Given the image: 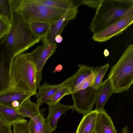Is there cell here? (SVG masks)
<instances>
[{
	"mask_svg": "<svg viewBox=\"0 0 133 133\" xmlns=\"http://www.w3.org/2000/svg\"><path fill=\"white\" fill-rule=\"evenodd\" d=\"M10 88L37 93V71L30 53H22L13 58L11 67Z\"/></svg>",
	"mask_w": 133,
	"mask_h": 133,
	"instance_id": "obj_1",
	"label": "cell"
},
{
	"mask_svg": "<svg viewBox=\"0 0 133 133\" xmlns=\"http://www.w3.org/2000/svg\"><path fill=\"white\" fill-rule=\"evenodd\" d=\"M133 11V0H101L90 26L93 34Z\"/></svg>",
	"mask_w": 133,
	"mask_h": 133,
	"instance_id": "obj_2",
	"label": "cell"
},
{
	"mask_svg": "<svg viewBox=\"0 0 133 133\" xmlns=\"http://www.w3.org/2000/svg\"><path fill=\"white\" fill-rule=\"evenodd\" d=\"M11 1L13 11L28 23L38 21L53 23L58 20L68 10L42 5H31L25 0Z\"/></svg>",
	"mask_w": 133,
	"mask_h": 133,
	"instance_id": "obj_3",
	"label": "cell"
},
{
	"mask_svg": "<svg viewBox=\"0 0 133 133\" xmlns=\"http://www.w3.org/2000/svg\"><path fill=\"white\" fill-rule=\"evenodd\" d=\"M108 78L114 93L128 91L133 82V44L129 45L111 67Z\"/></svg>",
	"mask_w": 133,
	"mask_h": 133,
	"instance_id": "obj_4",
	"label": "cell"
},
{
	"mask_svg": "<svg viewBox=\"0 0 133 133\" xmlns=\"http://www.w3.org/2000/svg\"><path fill=\"white\" fill-rule=\"evenodd\" d=\"M15 57L3 40L0 43V93L10 88L11 65Z\"/></svg>",
	"mask_w": 133,
	"mask_h": 133,
	"instance_id": "obj_5",
	"label": "cell"
},
{
	"mask_svg": "<svg viewBox=\"0 0 133 133\" xmlns=\"http://www.w3.org/2000/svg\"><path fill=\"white\" fill-rule=\"evenodd\" d=\"M98 90L90 87L71 94L74 103L73 109L84 115L92 110Z\"/></svg>",
	"mask_w": 133,
	"mask_h": 133,
	"instance_id": "obj_6",
	"label": "cell"
},
{
	"mask_svg": "<svg viewBox=\"0 0 133 133\" xmlns=\"http://www.w3.org/2000/svg\"><path fill=\"white\" fill-rule=\"evenodd\" d=\"M133 22V11L103 30L94 34L92 39L100 42L106 41L122 34Z\"/></svg>",
	"mask_w": 133,
	"mask_h": 133,
	"instance_id": "obj_7",
	"label": "cell"
},
{
	"mask_svg": "<svg viewBox=\"0 0 133 133\" xmlns=\"http://www.w3.org/2000/svg\"><path fill=\"white\" fill-rule=\"evenodd\" d=\"M57 45L55 42L47 45H39L30 53L37 71V84L40 86L42 70L48 59L56 51Z\"/></svg>",
	"mask_w": 133,
	"mask_h": 133,
	"instance_id": "obj_8",
	"label": "cell"
},
{
	"mask_svg": "<svg viewBox=\"0 0 133 133\" xmlns=\"http://www.w3.org/2000/svg\"><path fill=\"white\" fill-rule=\"evenodd\" d=\"M78 12V8L69 9L58 20L52 23L47 34L42 39L43 44L47 45L54 42L55 36L61 34L68 22L76 18Z\"/></svg>",
	"mask_w": 133,
	"mask_h": 133,
	"instance_id": "obj_9",
	"label": "cell"
},
{
	"mask_svg": "<svg viewBox=\"0 0 133 133\" xmlns=\"http://www.w3.org/2000/svg\"><path fill=\"white\" fill-rule=\"evenodd\" d=\"M41 39L36 36L31 31L29 23L25 22L15 45L14 52L15 56L22 53Z\"/></svg>",
	"mask_w": 133,
	"mask_h": 133,
	"instance_id": "obj_10",
	"label": "cell"
},
{
	"mask_svg": "<svg viewBox=\"0 0 133 133\" xmlns=\"http://www.w3.org/2000/svg\"><path fill=\"white\" fill-rule=\"evenodd\" d=\"M94 68L85 65H79L77 71L63 82L65 87L69 89L71 94L76 92L77 88L91 74Z\"/></svg>",
	"mask_w": 133,
	"mask_h": 133,
	"instance_id": "obj_11",
	"label": "cell"
},
{
	"mask_svg": "<svg viewBox=\"0 0 133 133\" xmlns=\"http://www.w3.org/2000/svg\"><path fill=\"white\" fill-rule=\"evenodd\" d=\"M49 112L47 117L45 119L48 127L52 132L57 128V124L61 116L67 111L73 109L72 105L61 104L60 101L48 105Z\"/></svg>",
	"mask_w": 133,
	"mask_h": 133,
	"instance_id": "obj_12",
	"label": "cell"
},
{
	"mask_svg": "<svg viewBox=\"0 0 133 133\" xmlns=\"http://www.w3.org/2000/svg\"><path fill=\"white\" fill-rule=\"evenodd\" d=\"M34 95L31 93L10 88L0 93V105L12 107V103L17 101L19 102L20 105L26 99Z\"/></svg>",
	"mask_w": 133,
	"mask_h": 133,
	"instance_id": "obj_13",
	"label": "cell"
},
{
	"mask_svg": "<svg viewBox=\"0 0 133 133\" xmlns=\"http://www.w3.org/2000/svg\"><path fill=\"white\" fill-rule=\"evenodd\" d=\"M13 18L11 24L10 29L8 33L4 37L3 40L14 53L15 45L23 27L24 22L18 15L13 11Z\"/></svg>",
	"mask_w": 133,
	"mask_h": 133,
	"instance_id": "obj_14",
	"label": "cell"
},
{
	"mask_svg": "<svg viewBox=\"0 0 133 133\" xmlns=\"http://www.w3.org/2000/svg\"><path fill=\"white\" fill-rule=\"evenodd\" d=\"M113 93L114 92L112 84L110 80L107 78L102 82L98 90L95 110L98 112L103 110L107 101Z\"/></svg>",
	"mask_w": 133,
	"mask_h": 133,
	"instance_id": "obj_15",
	"label": "cell"
},
{
	"mask_svg": "<svg viewBox=\"0 0 133 133\" xmlns=\"http://www.w3.org/2000/svg\"><path fill=\"white\" fill-rule=\"evenodd\" d=\"M95 131L96 133H117L111 117L104 109L98 112Z\"/></svg>",
	"mask_w": 133,
	"mask_h": 133,
	"instance_id": "obj_16",
	"label": "cell"
},
{
	"mask_svg": "<svg viewBox=\"0 0 133 133\" xmlns=\"http://www.w3.org/2000/svg\"><path fill=\"white\" fill-rule=\"evenodd\" d=\"M65 87L63 82L55 85L50 84L45 82L38 88L39 89L36 94L37 103L39 107L42 104L46 103L59 90Z\"/></svg>",
	"mask_w": 133,
	"mask_h": 133,
	"instance_id": "obj_17",
	"label": "cell"
},
{
	"mask_svg": "<svg viewBox=\"0 0 133 133\" xmlns=\"http://www.w3.org/2000/svg\"><path fill=\"white\" fill-rule=\"evenodd\" d=\"M31 5H42L55 8L69 9L78 8L75 0H26Z\"/></svg>",
	"mask_w": 133,
	"mask_h": 133,
	"instance_id": "obj_18",
	"label": "cell"
},
{
	"mask_svg": "<svg viewBox=\"0 0 133 133\" xmlns=\"http://www.w3.org/2000/svg\"><path fill=\"white\" fill-rule=\"evenodd\" d=\"M98 112L92 110L84 115L76 133H92L95 131Z\"/></svg>",
	"mask_w": 133,
	"mask_h": 133,
	"instance_id": "obj_19",
	"label": "cell"
},
{
	"mask_svg": "<svg viewBox=\"0 0 133 133\" xmlns=\"http://www.w3.org/2000/svg\"><path fill=\"white\" fill-rule=\"evenodd\" d=\"M28 126L30 133H51L52 132L45 120L44 114L41 113L30 118Z\"/></svg>",
	"mask_w": 133,
	"mask_h": 133,
	"instance_id": "obj_20",
	"label": "cell"
},
{
	"mask_svg": "<svg viewBox=\"0 0 133 133\" xmlns=\"http://www.w3.org/2000/svg\"><path fill=\"white\" fill-rule=\"evenodd\" d=\"M17 109L0 105V117L5 123L11 127L15 122L24 118L17 112Z\"/></svg>",
	"mask_w": 133,
	"mask_h": 133,
	"instance_id": "obj_21",
	"label": "cell"
},
{
	"mask_svg": "<svg viewBox=\"0 0 133 133\" xmlns=\"http://www.w3.org/2000/svg\"><path fill=\"white\" fill-rule=\"evenodd\" d=\"M30 98L26 99L17 108V112L24 117L30 118L41 113L37 103L32 102Z\"/></svg>",
	"mask_w": 133,
	"mask_h": 133,
	"instance_id": "obj_22",
	"label": "cell"
},
{
	"mask_svg": "<svg viewBox=\"0 0 133 133\" xmlns=\"http://www.w3.org/2000/svg\"><path fill=\"white\" fill-rule=\"evenodd\" d=\"M28 23L30 28L33 34L41 39L47 34L52 24L38 21L31 22Z\"/></svg>",
	"mask_w": 133,
	"mask_h": 133,
	"instance_id": "obj_23",
	"label": "cell"
},
{
	"mask_svg": "<svg viewBox=\"0 0 133 133\" xmlns=\"http://www.w3.org/2000/svg\"><path fill=\"white\" fill-rule=\"evenodd\" d=\"M109 66L110 64L107 63L102 66L94 68L93 72L94 78L92 86L93 88L98 90L101 87L103 79Z\"/></svg>",
	"mask_w": 133,
	"mask_h": 133,
	"instance_id": "obj_24",
	"label": "cell"
},
{
	"mask_svg": "<svg viewBox=\"0 0 133 133\" xmlns=\"http://www.w3.org/2000/svg\"><path fill=\"white\" fill-rule=\"evenodd\" d=\"M0 16L11 24L13 16L11 0H0Z\"/></svg>",
	"mask_w": 133,
	"mask_h": 133,
	"instance_id": "obj_25",
	"label": "cell"
},
{
	"mask_svg": "<svg viewBox=\"0 0 133 133\" xmlns=\"http://www.w3.org/2000/svg\"><path fill=\"white\" fill-rule=\"evenodd\" d=\"M13 125V133H30L28 122L24 118L15 122Z\"/></svg>",
	"mask_w": 133,
	"mask_h": 133,
	"instance_id": "obj_26",
	"label": "cell"
},
{
	"mask_svg": "<svg viewBox=\"0 0 133 133\" xmlns=\"http://www.w3.org/2000/svg\"><path fill=\"white\" fill-rule=\"evenodd\" d=\"M71 94L70 90L65 87L62 88L57 91L46 103L48 105L60 101L65 96Z\"/></svg>",
	"mask_w": 133,
	"mask_h": 133,
	"instance_id": "obj_27",
	"label": "cell"
},
{
	"mask_svg": "<svg viewBox=\"0 0 133 133\" xmlns=\"http://www.w3.org/2000/svg\"><path fill=\"white\" fill-rule=\"evenodd\" d=\"M11 26V24L5 18L0 16V39L8 33Z\"/></svg>",
	"mask_w": 133,
	"mask_h": 133,
	"instance_id": "obj_28",
	"label": "cell"
},
{
	"mask_svg": "<svg viewBox=\"0 0 133 133\" xmlns=\"http://www.w3.org/2000/svg\"><path fill=\"white\" fill-rule=\"evenodd\" d=\"M101 0H76L78 7L81 5L87 6L94 9H97L99 6Z\"/></svg>",
	"mask_w": 133,
	"mask_h": 133,
	"instance_id": "obj_29",
	"label": "cell"
},
{
	"mask_svg": "<svg viewBox=\"0 0 133 133\" xmlns=\"http://www.w3.org/2000/svg\"><path fill=\"white\" fill-rule=\"evenodd\" d=\"M94 78V76L92 71L91 74L78 87L76 92L80 90L85 89L89 87H92L93 83Z\"/></svg>",
	"mask_w": 133,
	"mask_h": 133,
	"instance_id": "obj_30",
	"label": "cell"
},
{
	"mask_svg": "<svg viewBox=\"0 0 133 133\" xmlns=\"http://www.w3.org/2000/svg\"><path fill=\"white\" fill-rule=\"evenodd\" d=\"M0 133H12L11 127L5 123L0 117Z\"/></svg>",
	"mask_w": 133,
	"mask_h": 133,
	"instance_id": "obj_31",
	"label": "cell"
},
{
	"mask_svg": "<svg viewBox=\"0 0 133 133\" xmlns=\"http://www.w3.org/2000/svg\"><path fill=\"white\" fill-rule=\"evenodd\" d=\"M63 40V37L61 34H58L55 37L54 42H55L57 43H60L62 42Z\"/></svg>",
	"mask_w": 133,
	"mask_h": 133,
	"instance_id": "obj_32",
	"label": "cell"
},
{
	"mask_svg": "<svg viewBox=\"0 0 133 133\" xmlns=\"http://www.w3.org/2000/svg\"><path fill=\"white\" fill-rule=\"evenodd\" d=\"M104 54L105 57H107L109 55V53L107 50H105L104 51Z\"/></svg>",
	"mask_w": 133,
	"mask_h": 133,
	"instance_id": "obj_33",
	"label": "cell"
},
{
	"mask_svg": "<svg viewBox=\"0 0 133 133\" xmlns=\"http://www.w3.org/2000/svg\"><path fill=\"white\" fill-rule=\"evenodd\" d=\"M92 133H96L95 131H94Z\"/></svg>",
	"mask_w": 133,
	"mask_h": 133,
	"instance_id": "obj_34",
	"label": "cell"
}]
</instances>
